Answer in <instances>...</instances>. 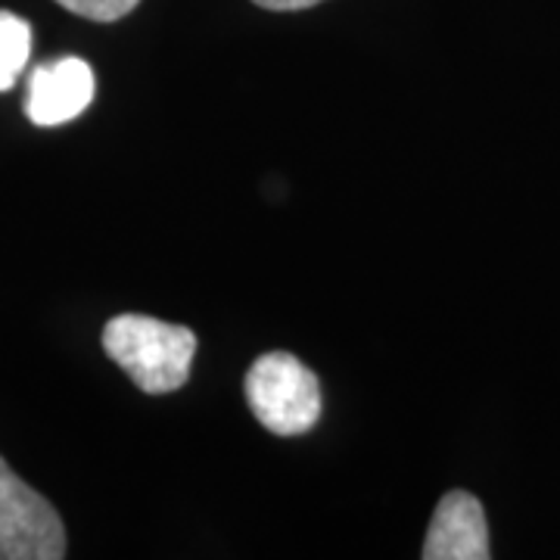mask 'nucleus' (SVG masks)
Returning a JSON list of instances; mask_svg holds the SVG:
<instances>
[{"instance_id": "obj_4", "label": "nucleus", "mask_w": 560, "mask_h": 560, "mask_svg": "<svg viewBox=\"0 0 560 560\" xmlns=\"http://www.w3.org/2000/svg\"><path fill=\"white\" fill-rule=\"evenodd\" d=\"M94 69L79 57L44 62L28 79L25 116L40 128H57L79 119L94 101Z\"/></svg>"}, {"instance_id": "obj_3", "label": "nucleus", "mask_w": 560, "mask_h": 560, "mask_svg": "<svg viewBox=\"0 0 560 560\" xmlns=\"http://www.w3.org/2000/svg\"><path fill=\"white\" fill-rule=\"evenodd\" d=\"M66 558L60 514L0 458V560Z\"/></svg>"}, {"instance_id": "obj_8", "label": "nucleus", "mask_w": 560, "mask_h": 560, "mask_svg": "<svg viewBox=\"0 0 560 560\" xmlns=\"http://www.w3.org/2000/svg\"><path fill=\"white\" fill-rule=\"evenodd\" d=\"M253 3H259L265 10H308V7H315L320 0H253Z\"/></svg>"}, {"instance_id": "obj_1", "label": "nucleus", "mask_w": 560, "mask_h": 560, "mask_svg": "<svg viewBox=\"0 0 560 560\" xmlns=\"http://www.w3.org/2000/svg\"><path fill=\"white\" fill-rule=\"evenodd\" d=\"M103 349L147 396H165L190 377L194 330L147 315H119L103 327Z\"/></svg>"}, {"instance_id": "obj_5", "label": "nucleus", "mask_w": 560, "mask_h": 560, "mask_svg": "<svg viewBox=\"0 0 560 560\" xmlns=\"http://www.w3.org/2000/svg\"><path fill=\"white\" fill-rule=\"evenodd\" d=\"M489 526L482 504L470 492H448L436 504V514L427 529L423 558L427 560H486Z\"/></svg>"}, {"instance_id": "obj_7", "label": "nucleus", "mask_w": 560, "mask_h": 560, "mask_svg": "<svg viewBox=\"0 0 560 560\" xmlns=\"http://www.w3.org/2000/svg\"><path fill=\"white\" fill-rule=\"evenodd\" d=\"M60 7H66L69 13L84 16L94 22H116L121 16H128L140 0H57Z\"/></svg>"}, {"instance_id": "obj_6", "label": "nucleus", "mask_w": 560, "mask_h": 560, "mask_svg": "<svg viewBox=\"0 0 560 560\" xmlns=\"http://www.w3.org/2000/svg\"><path fill=\"white\" fill-rule=\"evenodd\" d=\"M32 54V28L28 22L0 10V91H10L22 75Z\"/></svg>"}, {"instance_id": "obj_2", "label": "nucleus", "mask_w": 560, "mask_h": 560, "mask_svg": "<svg viewBox=\"0 0 560 560\" xmlns=\"http://www.w3.org/2000/svg\"><path fill=\"white\" fill-rule=\"evenodd\" d=\"M246 401L275 436H300L320 418L318 377L290 352H268L246 374Z\"/></svg>"}]
</instances>
